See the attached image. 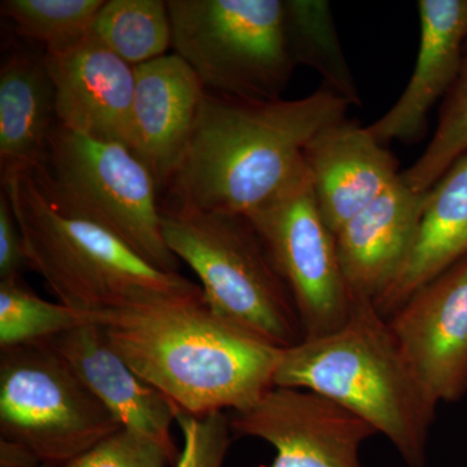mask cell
I'll use <instances>...</instances> for the list:
<instances>
[{
  "instance_id": "obj_1",
  "label": "cell",
  "mask_w": 467,
  "mask_h": 467,
  "mask_svg": "<svg viewBox=\"0 0 467 467\" xmlns=\"http://www.w3.org/2000/svg\"><path fill=\"white\" fill-rule=\"evenodd\" d=\"M348 109L327 88L294 100L244 99L207 91L165 205L252 216L304 173L308 144L346 119Z\"/></svg>"
},
{
  "instance_id": "obj_2",
  "label": "cell",
  "mask_w": 467,
  "mask_h": 467,
  "mask_svg": "<svg viewBox=\"0 0 467 467\" xmlns=\"http://www.w3.org/2000/svg\"><path fill=\"white\" fill-rule=\"evenodd\" d=\"M92 317L126 364L177 413H239L275 387L284 349L227 324L202 294L144 301Z\"/></svg>"
},
{
  "instance_id": "obj_3",
  "label": "cell",
  "mask_w": 467,
  "mask_h": 467,
  "mask_svg": "<svg viewBox=\"0 0 467 467\" xmlns=\"http://www.w3.org/2000/svg\"><path fill=\"white\" fill-rule=\"evenodd\" d=\"M2 190L23 234L27 265L58 303L98 315L202 294L201 285L153 266L115 234L61 201L45 164L2 178Z\"/></svg>"
},
{
  "instance_id": "obj_4",
  "label": "cell",
  "mask_w": 467,
  "mask_h": 467,
  "mask_svg": "<svg viewBox=\"0 0 467 467\" xmlns=\"http://www.w3.org/2000/svg\"><path fill=\"white\" fill-rule=\"evenodd\" d=\"M275 386L319 393L386 436L408 467H425L436 407L374 303L353 301L334 333L284 349Z\"/></svg>"
},
{
  "instance_id": "obj_5",
  "label": "cell",
  "mask_w": 467,
  "mask_h": 467,
  "mask_svg": "<svg viewBox=\"0 0 467 467\" xmlns=\"http://www.w3.org/2000/svg\"><path fill=\"white\" fill-rule=\"evenodd\" d=\"M161 213L169 250L201 279L214 315L276 348L303 342L290 292L248 218L165 204Z\"/></svg>"
},
{
  "instance_id": "obj_6",
  "label": "cell",
  "mask_w": 467,
  "mask_h": 467,
  "mask_svg": "<svg viewBox=\"0 0 467 467\" xmlns=\"http://www.w3.org/2000/svg\"><path fill=\"white\" fill-rule=\"evenodd\" d=\"M171 47L205 90L279 99L294 70L282 0H169Z\"/></svg>"
},
{
  "instance_id": "obj_7",
  "label": "cell",
  "mask_w": 467,
  "mask_h": 467,
  "mask_svg": "<svg viewBox=\"0 0 467 467\" xmlns=\"http://www.w3.org/2000/svg\"><path fill=\"white\" fill-rule=\"evenodd\" d=\"M43 164L61 201L115 234L153 266L178 273L180 260L162 233L158 182L126 144L57 124Z\"/></svg>"
},
{
  "instance_id": "obj_8",
  "label": "cell",
  "mask_w": 467,
  "mask_h": 467,
  "mask_svg": "<svg viewBox=\"0 0 467 467\" xmlns=\"http://www.w3.org/2000/svg\"><path fill=\"white\" fill-rule=\"evenodd\" d=\"M121 429L46 343L0 350V435L55 467Z\"/></svg>"
},
{
  "instance_id": "obj_9",
  "label": "cell",
  "mask_w": 467,
  "mask_h": 467,
  "mask_svg": "<svg viewBox=\"0 0 467 467\" xmlns=\"http://www.w3.org/2000/svg\"><path fill=\"white\" fill-rule=\"evenodd\" d=\"M248 220L290 292L304 339L339 330L355 300L344 276L337 236L319 212L306 169Z\"/></svg>"
},
{
  "instance_id": "obj_10",
  "label": "cell",
  "mask_w": 467,
  "mask_h": 467,
  "mask_svg": "<svg viewBox=\"0 0 467 467\" xmlns=\"http://www.w3.org/2000/svg\"><path fill=\"white\" fill-rule=\"evenodd\" d=\"M236 436L269 442L275 460L259 467H365L359 451L376 430L319 393L272 387L254 407L230 417Z\"/></svg>"
},
{
  "instance_id": "obj_11",
  "label": "cell",
  "mask_w": 467,
  "mask_h": 467,
  "mask_svg": "<svg viewBox=\"0 0 467 467\" xmlns=\"http://www.w3.org/2000/svg\"><path fill=\"white\" fill-rule=\"evenodd\" d=\"M414 376L436 404L467 393V256L414 292L389 318Z\"/></svg>"
},
{
  "instance_id": "obj_12",
  "label": "cell",
  "mask_w": 467,
  "mask_h": 467,
  "mask_svg": "<svg viewBox=\"0 0 467 467\" xmlns=\"http://www.w3.org/2000/svg\"><path fill=\"white\" fill-rule=\"evenodd\" d=\"M45 66L54 85L58 125L129 147L134 67L91 32L73 47L45 52Z\"/></svg>"
},
{
  "instance_id": "obj_13",
  "label": "cell",
  "mask_w": 467,
  "mask_h": 467,
  "mask_svg": "<svg viewBox=\"0 0 467 467\" xmlns=\"http://www.w3.org/2000/svg\"><path fill=\"white\" fill-rule=\"evenodd\" d=\"M134 73L129 149L150 169L159 189L167 190L192 140L207 90L175 54L134 67Z\"/></svg>"
},
{
  "instance_id": "obj_14",
  "label": "cell",
  "mask_w": 467,
  "mask_h": 467,
  "mask_svg": "<svg viewBox=\"0 0 467 467\" xmlns=\"http://www.w3.org/2000/svg\"><path fill=\"white\" fill-rule=\"evenodd\" d=\"M45 343L67 362L119 426L159 442L177 463L181 451L171 435L177 410L126 364L99 324L78 326Z\"/></svg>"
},
{
  "instance_id": "obj_15",
  "label": "cell",
  "mask_w": 467,
  "mask_h": 467,
  "mask_svg": "<svg viewBox=\"0 0 467 467\" xmlns=\"http://www.w3.org/2000/svg\"><path fill=\"white\" fill-rule=\"evenodd\" d=\"M304 164L319 212L335 235L401 174L392 153L368 128L347 119L313 138Z\"/></svg>"
},
{
  "instance_id": "obj_16",
  "label": "cell",
  "mask_w": 467,
  "mask_h": 467,
  "mask_svg": "<svg viewBox=\"0 0 467 467\" xmlns=\"http://www.w3.org/2000/svg\"><path fill=\"white\" fill-rule=\"evenodd\" d=\"M429 193L399 180L337 234V247L353 300L376 301L407 263Z\"/></svg>"
},
{
  "instance_id": "obj_17",
  "label": "cell",
  "mask_w": 467,
  "mask_h": 467,
  "mask_svg": "<svg viewBox=\"0 0 467 467\" xmlns=\"http://www.w3.org/2000/svg\"><path fill=\"white\" fill-rule=\"evenodd\" d=\"M420 50L416 67L399 100L368 130L379 143H416L427 116L462 69L467 41V0H420Z\"/></svg>"
},
{
  "instance_id": "obj_18",
  "label": "cell",
  "mask_w": 467,
  "mask_h": 467,
  "mask_svg": "<svg viewBox=\"0 0 467 467\" xmlns=\"http://www.w3.org/2000/svg\"><path fill=\"white\" fill-rule=\"evenodd\" d=\"M57 124L45 51L12 48L0 67V177L43 164Z\"/></svg>"
},
{
  "instance_id": "obj_19",
  "label": "cell",
  "mask_w": 467,
  "mask_h": 467,
  "mask_svg": "<svg viewBox=\"0 0 467 467\" xmlns=\"http://www.w3.org/2000/svg\"><path fill=\"white\" fill-rule=\"evenodd\" d=\"M466 256L467 153L430 190L407 263L374 306L389 318L414 292Z\"/></svg>"
},
{
  "instance_id": "obj_20",
  "label": "cell",
  "mask_w": 467,
  "mask_h": 467,
  "mask_svg": "<svg viewBox=\"0 0 467 467\" xmlns=\"http://www.w3.org/2000/svg\"><path fill=\"white\" fill-rule=\"evenodd\" d=\"M285 21L295 66L312 67L324 79L325 88L349 106H359L358 86L344 57L330 3L285 0Z\"/></svg>"
},
{
  "instance_id": "obj_21",
  "label": "cell",
  "mask_w": 467,
  "mask_h": 467,
  "mask_svg": "<svg viewBox=\"0 0 467 467\" xmlns=\"http://www.w3.org/2000/svg\"><path fill=\"white\" fill-rule=\"evenodd\" d=\"M91 34L131 67L164 57L171 46V23L164 0H109Z\"/></svg>"
},
{
  "instance_id": "obj_22",
  "label": "cell",
  "mask_w": 467,
  "mask_h": 467,
  "mask_svg": "<svg viewBox=\"0 0 467 467\" xmlns=\"http://www.w3.org/2000/svg\"><path fill=\"white\" fill-rule=\"evenodd\" d=\"M90 322L92 315L42 299L21 278L0 281V349L48 342Z\"/></svg>"
},
{
  "instance_id": "obj_23",
  "label": "cell",
  "mask_w": 467,
  "mask_h": 467,
  "mask_svg": "<svg viewBox=\"0 0 467 467\" xmlns=\"http://www.w3.org/2000/svg\"><path fill=\"white\" fill-rule=\"evenodd\" d=\"M103 5V0H5L0 9L17 36L39 43L45 52H57L84 41Z\"/></svg>"
},
{
  "instance_id": "obj_24",
  "label": "cell",
  "mask_w": 467,
  "mask_h": 467,
  "mask_svg": "<svg viewBox=\"0 0 467 467\" xmlns=\"http://www.w3.org/2000/svg\"><path fill=\"white\" fill-rule=\"evenodd\" d=\"M467 153V57L441 110L434 137L401 180L417 192H430Z\"/></svg>"
},
{
  "instance_id": "obj_25",
  "label": "cell",
  "mask_w": 467,
  "mask_h": 467,
  "mask_svg": "<svg viewBox=\"0 0 467 467\" xmlns=\"http://www.w3.org/2000/svg\"><path fill=\"white\" fill-rule=\"evenodd\" d=\"M175 423L182 431L183 447L174 467H223L233 434L225 411L204 416L178 411Z\"/></svg>"
},
{
  "instance_id": "obj_26",
  "label": "cell",
  "mask_w": 467,
  "mask_h": 467,
  "mask_svg": "<svg viewBox=\"0 0 467 467\" xmlns=\"http://www.w3.org/2000/svg\"><path fill=\"white\" fill-rule=\"evenodd\" d=\"M174 461L149 436L133 430H117L63 467H168Z\"/></svg>"
},
{
  "instance_id": "obj_27",
  "label": "cell",
  "mask_w": 467,
  "mask_h": 467,
  "mask_svg": "<svg viewBox=\"0 0 467 467\" xmlns=\"http://www.w3.org/2000/svg\"><path fill=\"white\" fill-rule=\"evenodd\" d=\"M29 269L23 234L7 193H0V281L21 278Z\"/></svg>"
},
{
  "instance_id": "obj_28",
  "label": "cell",
  "mask_w": 467,
  "mask_h": 467,
  "mask_svg": "<svg viewBox=\"0 0 467 467\" xmlns=\"http://www.w3.org/2000/svg\"><path fill=\"white\" fill-rule=\"evenodd\" d=\"M43 463L20 442L0 439V467H39Z\"/></svg>"
},
{
  "instance_id": "obj_29",
  "label": "cell",
  "mask_w": 467,
  "mask_h": 467,
  "mask_svg": "<svg viewBox=\"0 0 467 467\" xmlns=\"http://www.w3.org/2000/svg\"><path fill=\"white\" fill-rule=\"evenodd\" d=\"M39 467H55V466L46 465V463H43V465H42V466H39Z\"/></svg>"
},
{
  "instance_id": "obj_30",
  "label": "cell",
  "mask_w": 467,
  "mask_h": 467,
  "mask_svg": "<svg viewBox=\"0 0 467 467\" xmlns=\"http://www.w3.org/2000/svg\"><path fill=\"white\" fill-rule=\"evenodd\" d=\"M466 45H467V41H466Z\"/></svg>"
}]
</instances>
